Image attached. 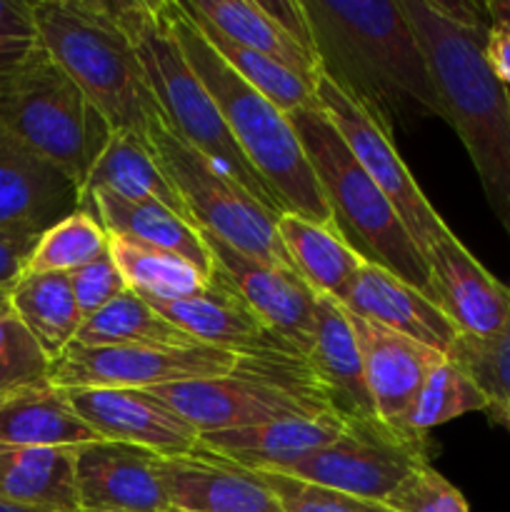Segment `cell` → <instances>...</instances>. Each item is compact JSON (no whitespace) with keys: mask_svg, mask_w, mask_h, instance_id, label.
<instances>
[{"mask_svg":"<svg viewBox=\"0 0 510 512\" xmlns=\"http://www.w3.org/2000/svg\"><path fill=\"white\" fill-rule=\"evenodd\" d=\"M415 30L443 120L458 133L478 170L485 200L510 238V88L490 70L488 5L400 0Z\"/></svg>","mask_w":510,"mask_h":512,"instance_id":"6da1fadb","label":"cell"},{"mask_svg":"<svg viewBox=\"0 0 510 512\" xmlns=\"http://www.w3.org/2000/svg\"><path fill=\"white\" fill-rule=\"evenodd\" d=\"M318 73L390 135L398 120L438 115V90L400 0H300Z\"/></svg>","mask_w":510,"mask_h":512,"instance_id":"7a4b0ae2","label":"cell"},{"mask_svg":"<svg viewBox=\"0 0 510 512\" xmlns=\"http://www.w3.org/2000/svg\"><path fill=\"white\" fill-rule=\"evenodd\" d=\"M163 13L185 60L218 105L233 140L285 213L333 225L323 190L288 115L225 63L178 0H163Z\"/></svg>","mask_w":510,"mask_h":512,"instance_id":"3957f363","label":"cell"},{"mask_svg":"<svg viewBox=\"0 0 510 512\" xmlns=\"http://www.w3.org/2000/svg\"><path fill=\"white\" fill-rule=\"evenodd\" d=\"M38 45L88 95L113 130L148 140L160 105L118 23L113 0H35Z\"/></svg>","mask_w":510,"mask_h":512,"instance_id":"277c9868","label":"cell"},{"mask_svg":"<svg viewBox=\"0 0 510 512\" xmlns=\"http://www.w3.org/2000/svg\"><path fill=\"white\" fill-rule=\"evenodd\" d=\"M113 8L143 63L160 113L173 133L228 178L243 185L270 213L283 215V205L270 193L258 170L248 163L228 125L223 123V115L208 88L185 60L163 13V0H115Z\"/></svg>","mask_w":510,"mask_h":512,"instance_id":"5b68a950","label":"cell"},{"mask_svg":"<svg viewBox=\"0 0 510 512\" xmlns=\"http://www.w3.org/2000/svg\"><path fill=\"white\" fill-rule=\"evenodd\" d=\"M288 118L323 190L333 228L365 263L390 270L430 298L425 255L415 245L398 210L353 158L328 115L313 105L295 110Z\"/></svg>","mask_w":510,"mask_h":512,"instance_id":"8992f818","label":"cell"},{"mask_svg":"<svg viewBox=\"0 0 510 512\" xmlns=\"http://www.w3.org/2000/svg\"><path fill=\"white\" fill-rule=\"evenodd\" d=\"M0 133L55 165L83 190L113 128L65 70L35 45L0 80Z\"/></svg>","mask_w":510,"mask_h":512,"instance_id":"52a82bcc","label":"cell"},{"mask_svg":"<svg viewBox=\"0 0 510 512\" xmlns=\"http://www.w3.org/2000/svg\"><path fill=\"white\" fill-rule=\"evenodd\" d=\"M200 435L333 410L303 358H240L228 375L150 388Z\"/></svg>","mask_w":510,"mask_h":512,"instance_id":"ba28073f","label":"cell"},{"mask_svg":"<svg viewBox=\"0 0 510 512\" xmlns=\"http://www.w3.org/2000/svg\"><path fill=\"white\" fill-rule=\"evenodd\" d=\"M148 145L163 173L178 188L198 228L208 230L250 258L293 268V260L275 225L278 215L270 213L243 185L228 178L223 170L215 168L198 150L178 138L163 115L150 123Z\"/></svg>","mask_w":510,"mask_h":512,"instance_id":"9c48e42d","label":"cell"},{"mask_svg":"<svg viewBox=\"0 0 510 512\" xmlns=\"http://www.w3.org/2000/svg\"><path fill=\"white\" fill-rule=\"evenodd\" d=\"M428 463V435L390 428L378 418H345L338 440L268 473L385 503L413 470Z\"/></svg>","mask_w":510,"mask_h":512,"instance_id":"30bf717a","label":"cell"},{"mask_svg":"<svg viewBox=\"0 0 510 512\" xmlns=\"http://www.w3.org/2000/svg\"><path fill=\"white\" fill-rule=\"evenodd\" d=\"M240 355L210 345H80L70 343L50 363L58 388L150 390L228 375Z\"/></svg>","mask_w":510,"mask_h":512,"instance_id":"8fae6325","label":"cell"},{"mask_svg":"<svg viewBox=\"0 0 510 512\" xmlns=\"http://www.w3.org/2000/svg\"><path fill=\"white\" fill-rule=\"evenodd\" d=\"M315 103L335 125L360 168L370 175V180L383 190L390 205L398 210L400 220L413 235L420 253H428L435 240L448 233L450 228L425 198L423 190L418 188L413 173L395 150L393 135L358 100L350 98L323 73H318L315 78Z\"/></svg>","mask_w":510,"mask_h":512,"instance_id":"7c38bea8","label":"cell"},{"mask_svg":"<svg viewBox=\"0 0 510 512\" xmlns=\"http://www.w3.org/2000/svg\"><path fill=\"white\" fill-rule=\"evenodd\" d=\"M198 233L213 263L210 278L233 290L270 333L305 358L313 343L318 293L300 278L298 270L250 258L203 228Z\"/></svg>","mask_w":510,"mask_h":512,"instance_id":"4fadbf2b","label":"cell"},{"mask_svg":"<svg viewBox=\"0 0 510 512\" xmlns=\"http://www.w3.org/2000/svg\"><path fill=\"white\" fill-rule=\"evenodd\" d=\"M65 395L100 440L138 445L163 458L190 455L200 448L198 430L148 390L70 388Z\"/></svg>","mask_w":510,"mask_h":512,"instance_id":"5bb4252c","label":"cell"},{"mask_svg":"<svg viewBox=\"0 0 510 512\" xmlns=\"http://www.w3.org/2000/svg\"><path fill=\"white\" fill-rule=\"evenodd\" d=\"M425 263L430 300L443 310L458 335L493 338L510 323V285L490 275L453 230L435 240L425 253Z\"/></svg>","mask_w":510,"mask_h":512,"instance_id":"9a60e30c","label":"cell"},{"mask_svg":"<svg viewBox=\"0 0 510 512\" xmlns=\"http://www.w3.org/2000/svg\"><path fill=\"white\" fill-rule=\"evenodd\" d=\"M158 455L138 445L93 440L75 450V485L80 512H170Z\"/></svg>","mask_w":510,"mask_h":512,"instance_id":"2e32d148","label":"cell"},{"mask_svg":"<svg viewBox=\"0 0 510 512\" xmlns=\"http://www.w3.org/2000/svg\"><path fill=\"white\" fill-rule=\"evenodd\" d=\"M155 470L180 512H283L260 473L205 448L175 458L158 455Z\"/></svg>","mask_w":510,"mask_h":512,"instance_id":"e0dca14e","label":"cell"},{"mask_svg":"<svg viewBox=\"0 0 510 512\" xmlns=\"http://www.w3.org/2000/svg\"><path fill=\"white\" fill-rule=\"evenodd\" d=\"M145 300L200 345L228 350L240 358H278V355L303 358L278 335L270 333L233 290L213 278L208 288L195 298Z\"/></svg>","mask_w":510,"mask_h":512,"instance_id":"ac0fdd59","label":"cell"},{"mask_svg":"<svg viewBox=\"0 0 510 512\" xmlns=\"http://www.w3.org/2000/svg\"><path fill=\"white\" fill-rule=\"evenodd\" d=\"M75 210H80L78 185L0 133V233H45Z\"/></svg>","mask_w":510,"mask_h":512,"instance_id":"d6986e66","label":"cell"},{"mask_svg":"<svg viewBox=\"0 0 510 512\" xmlns=\"http://www.w3.org/2000/svg\"><path fill=\"white\" fill-rule=\"evenodd\" d=\"M340 308L355 318L418 340L443 355H448L458 340V330L428 295L380 265L365 263L358 270L340 300Z\"/></svg>","mask_w":510,"mask_h":512,"instance_id":"ffe728a7","label":"cell"},{"mask_svg":"<svg viewBox=\"0 0 510 512\" xmlns=\"http://www.w3.org/2000/svg\"><path fill=\"white\" fill-rule=\"evenodd\" d=\"M350 320L363 353L365 383L373 398L375 415L390 428H398L428 373L445 355L370 320L355 315H350Z\"/></svg>","mask_w":510,"mask_h":512,"instance_id":"44dd1931","label":"cell"},{"mask_svg":"<svg viewBox=\"0 0 510 512\" xmlns=\"http://www.w3.org/2000/svg\"><path fill=\"white\" fill-rule=\"evenodd\" d=\"M305 363L328 405L340 418H378L365 383L363 353L355 338L353 320L340 308V303L325 295H318L315 300L313 343L305 355Z\"/></svg>","mask_w":510,"mask_h":512,"instance_id":"7402d4cb","label":"cell"},{"mask_svg":"<svg viewBox=\"0 0 510 512\" xmlns=\"http://www.w3.org/2000/svg\"><path fill=\"white\" fill-rule=\"evenodd\" d=\"M345 418L325 410L305 418L270 420L250 428L200 435V448L248 470H278L340 438Z\"/></svg>","mask_w":510,"mask_h":512,"instance_id":"603a6c76","label":"cell"},{"mask_svg":"<svg viewBox=\"0 0 510 512\" xmlns=\"http://www.w3.org/2000/svg\"><path fill=\"white\" fill-rule=\"evenodd\" d=\"M80 210L95 215L110 238L128 240L140 248L163 250L193 263L205 275H213L208 248L198 228L158 203H135L110 190H95L80 203Z\"/></svg>","mask_w":510,"mask_h":512,"instance_id":"cb8c5ba5","label":"cell"},{"mask_svg":"<svg viewBox=\"0 0 510 512\" xmlns=\"http://www.w3.org/2000/svg\"><path fill=\"white\" fill-rule=\"evenodd\" d=\"M185 13L205 20L233 43L268 55L315 85L318 65L313 50L300 43L268 8V0H178Z\"/></svg>","mask_w":510,"mask_h":512,"instance_id":"d4e9b609","label":"cell"},{"mask_svg":"<svg viewBox=\"0 0 510 512\" xmlns=\"http://www.w3.org/2000/svg\"><path fill=\"white\" fill-rule=\"evenodd\" d=\"M75 450L0 445V503L43 512H80Z\"/></svg>","mask_w":510,"mask_h":512,"instance_id":"484cf974","label":"cell"},{"mask_svg":"<svg viewBox=\"0 0 510 512\" xmlns=\"http://www.w3.org/2000/svg\"><path fill=\"white\" fill-rule=\"evenodd\" d=\"M100 440L53 383L30 385L0 398V445L80 448Z\"/></svg>","mask_w":510,"mask_h":512,"instance_id":"4316f807","label":"cell"},{"mask_svg":"<svg viewBox=\"0 0 510 512\" xmlns=\"http://www.w3.org/2000/svg\"><path fill=\"white\" fill-rule=\"evenodd\" d=\"M95 190H110L135 203H158L193 223L178 188L153 158L148 140L128 130H113L80 190V203Z\"/></svg>","mask_w":510,"mask_h":512,"instance_id":"83f0119b","label":"cell"},{"mask_svg":"<svg viewBox=\"0 0 510 512\" xmlns=\"http://www.w3.org/2000/svg\"><path fill=\"white\" fill-rule=\"evenodd\" d=\"M293 268L318 295L340 303L365 260L350 248L333 225L283 213L275 220Z\"/></svg>","mask_w":510,"mask_h":512,"instance_id":"f1b7e54d","label":"cell"},{"mask_svg":"<svg viewBox=\"0 0 510 512\" xmlns=\"http://www.w3.org/2000/svg\"><path fill=\"white\" fill-rule=\"evenodd\" d=\"M10 313L53 363L83 325L68 273H23L8 293Z\"/></svg>","mask_w":510,"mask_h":512,"instance_id":"f546056e","label":"cell"},{"mask_svg":"<svg viewBox=\"0 0 510 512\" xmlns=\"http://www.w3.org/2000/svg\"><path fill=\"white\" fill-rule=\"evenodd\" d=\"M75 343L80 345H200L165 320L143 295L125 290L100 313L85 320Z\"/></svg>","mask_w":510,"mask_h":512,"instance_id":"4dcf8cb0","label":"cell"},{"mask_svg":"<svg viewBox=\"0 0 510 512\" xmlns=\"http://www.w3.org/2000/svg\"><path fill=\"white\" fill-rule=\"evenodd\" d=\"M110 258L123 273L128 288L150 300L195 298L210 285V275L180 255L140 248L128 240L110 238Z\"/></svg>","mask_w":510,"mask_h":512,"instance_id":"1f68e13d","label":"cell"},{"mask_svg":"<svg viewBox=\"0 0 510 512\" xmlns=\"http://www.w3.org/2000/svg\"><path fill=\"white\" fill-rule=\"evenodd\" d=\"M488 405V395L458 363L445 355L428 373L423 388L415 395L413 405L403 415L398 428L405 433L428 435L438 425L450 423L465 413H480V410L485 413Z\"/></svg>","mask_w":510,"mask_h":512,"instance_id":"d6a6232c","label":"cell"},{"mask_svg":"<svg viewBox=\"0 0 510 512\" xmlns=\"http://www.w3.org/2000/svg\"><path fill=\"white\" fill-rule=\"evenodd\" d=\"M190 18H193V23L203 30L208 43L223 55L225 63H228L245 83H250L258 93H263L275 108L283 110L285 115L318 105L315 103V85H310L308 80L295 75L293 70H288L285 65L275 63L268 55H260L255 53V50L233 43V40L220 35L215 28H210L205 20L195 18V15H190Z\"/></svg>","mask_w":510,"mask_h":512,"instance_id":"836d02e7","label":"cell"},{"mask_svg":"<svg viewBox=\"0 0 510 512\" xmlns=\"http://www.w3.org/2000/svg\"><path fill=\"white\" fill-rule=\"evenodd\" d=\"M110 253V235L95 215L75 210L40 235L25 273H73Z\"/></svg>","mask_w":510,"mask_h":512,"instance_id":"e575fe53","label":"cell"},{"mask_svg":"<svg viewBox=\"0 0 510 512\" xmlns=\"http://www.w3.org/2000/svg\"><path fill=\"white\" fill-rule=\"evenodd\" d=\"M448 358L475 380L490 403H510V323L493 338L458 335Z\"/></svg>","mask_w":510,"mask_h":512,"instance_id":"d590c367","label":"cell"},{"mask_svg":"<svg viewBox=\"0 0 510 512\" xmlns=\"http://www.w3.org/2000/svg\"><path fill=\"white\" fill-rule=\"evenodd\" d=\"M50 383V360L10 310L0 313V398Z\"/></svg>","mask_w":510,"mask_h":512,"instance_id":"8d00e7d4","label":"cell"},{"mask_svg":"<svg viewBox=\"0 0 510 512\" xmlns=\"http://www.w3.org/2000/svg\"><path fill=\"white\" fill-rule=\"evenodd\" d=\"M255 473H260V478L268 483L283 512H393L378 500L355 498V495L305 483L290 475L268 473V470H255Z\"/></svg>","mask_w":510,"mask_h":512,"instance_id":"74e56055","label":"cell"},{"mask_svg":"<svg viewBox=\"0 0 510 512\" xmlns=\"http://www.w3.org/2000/svg\"><path fill=\"white\" fill-rule=\"evenodd\" d=\"M393 512H470L468 500L433 465H420L385 500Z\"/></svg>","mask_w":510,"mask_h":512,"instance_id":"f35d334b","label":"cell"},{"mask_svg":"<svg viewBox=\"0 0 510 512\" xmlns=\"http://www.w3.org/2000/svg\"><path fill=\"white\" fill-rule=\"evenodd\" d=\"M68 275L70 285H73L75 303H78L80 315H83V323L128 290V283H125L123 273L118 270L115 260L110 258V253Z\"/></svg>","mask_w":510,"mask_h":512,"instance_id":"ab89813d","label":"cell"},{"mask_svg":"<svg viewBox=\"0 0 510 512\" xmlns=\"http://www.w3.org/2000/svg\"><path fill=\"white\" fill-rule=\"evenodd\" d=\"M40 235L43 233H35V230L0 233V295H8L20 275L25 273V265H28Z\"/></svg>","mask_w":510,"mask_h":512,"instance_id":"60d3db41","label":"cell"},{"mask_svg":"<svg viewBox=\"0 0 510 512\" xmlns=\"http://www.w3.org/2000/svg\"><path fill=\"white\" fill-rule=\"evenodd\" d=\"M0 40H38L30 0H0Z\"/></svg>","mask_w":510,"mask_h":512,"instance_id":"b9f144b4","label":"cell"},{"mask_svg":"<svg viewBox=\"0 0 510 512\" xmlns=\"http://www.w3.org/2000/svg\"><path fill=\"white\" fill-rule=\"evenodd\" d=\"M485 58L495 78L510 88V25L495 23L488 30V43H485Z\"/></svg>","mask_w":510,"mask_h":512,"instance_id":"7bdbcfd3","label":"cell"},{"mask_svg":"<svg viewBox=\"0 0 510 512\" xmlns=\"http://www.w3.org/2000/svg\"><path fill=\"white\" fill-rule=\"evenodd\" d=\"M38 45V40H0V80L13 73Z\"/></svg>","mask_w":510,"mask_h":512,"instance_id":"ee69618b","label":"cell"},{"mask_svg":"<svg viewBox=\"0 0 510 512\" xmlns=\"http://www.w3.org/2000/svg\"><path fill=\"white\" fill-rule=\"evenodd\" d=\"M485 413H488L495 423L503 425V428L510 433V403H490Z\"/></svg>","mask_w":510,"mask_h":512,"instance_id":"f6af8a7d","label":"cell"},{"mask_svg":"<svg viewBox=\"0 0 510 512\" xmlns=\"http://www.w3.org/2000/svg\"><path fill=\"white\" fill-rule=\"evenodd\" d=\"M488 5V13L495 23H508L510 25V0H493Z\"/></svg>","mask_w":510,"mask_h":512,"instance_id":"bcb514c9","label":"cell"},{"mask_svg":"<svg viewBox=\"0 0 510 512\" xmlns=\"http://www.w3.org/2000/svg\"><path fill=\"white\" fill-rule=\"evenodd\" d=\"M0 512H43V510H33V508H20V505L0 503Z\"/></svg>","mask_w":510,"mask_h":512,"instance_id":"7dc6e473","label":"cell"},{"mask_svg":"<svg viewBox=\"0 0 510 512\" xmlns=\"http://www.w3.org/2000/svg\"><path fill=\"white\" fill-rule=\"evenodd\" d=\"M5 310H10L8 295H0V313H5Z\"/></svg>","mask_w":510,"mask_h":512,"instance_id":"c3c4849f","label":"cell"},{"mask_svg":"<svg viewBox=\"0 0 510 512\" xmlns=\"http://www.w3.org/2000/svg\"><path fill=\"white\" fill-rule=\"evenodd\" d=\"M170 512H180V510H175V508H173V510H170Z\"/></svg>","mask_w":510,"mask_h":512,"instance_id":"681fc988","label":"cell"},{"mask_svg":"<svg viewBox=\"0 0 510 512\" xmlns=\"http://www.w3.org/2000/svg\"><path fill=\"white\" fill-rule=\"evenodd\" d=\"M83 512H95V510H83Z\"/></svg>","mask_w":510,"mask_h":512,"instance_id":"f907efd6","label":"cell"}]
</instances>
